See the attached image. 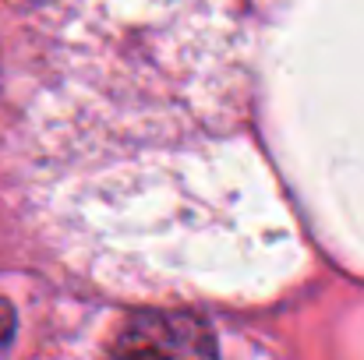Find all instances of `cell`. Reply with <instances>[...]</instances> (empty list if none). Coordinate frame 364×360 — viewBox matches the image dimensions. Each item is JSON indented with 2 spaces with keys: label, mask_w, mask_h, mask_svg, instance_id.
<instances>
[{
  "label": "cell",
  "mask_w": 364,
  "mask_h": 360,
  "mask_svg": "<svg viewBox=\"0 0 364 360\" xmlns=\"http://www.w3.org/2000/svg\"><path fill=\"white\" fill-rule=\"evenodd\" d=\"M103 360H220L209 325L188 311H138L107 343Z\"/></svg>",
  "instance_id": "1"
},
{
  "label": "cell",
  "mask_w": 364,
  "mask_h": 360,
  "mask_svg": "<svg viewBox=\"0 0 364 360\" xmlns=\"http://www.w3.org/2000/svg\"><path fill=\"white\" fill-rule=\"evenodd\" d=\"M11 332H14V311H11V307L0 300V347H7Z\"/></svg>",
  "instance_id": "2"
}]
</instances>
